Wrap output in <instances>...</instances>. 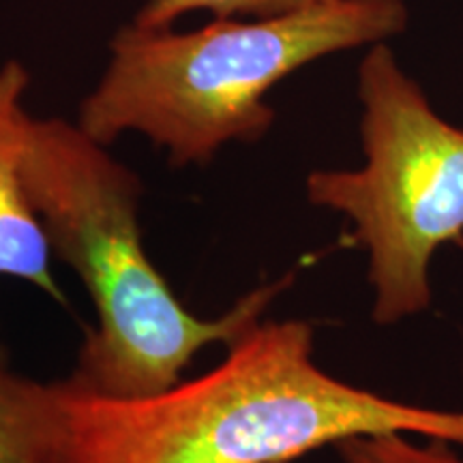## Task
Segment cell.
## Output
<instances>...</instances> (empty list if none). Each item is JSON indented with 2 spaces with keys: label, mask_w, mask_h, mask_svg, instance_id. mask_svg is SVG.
I'll use <instances>...</instances> for the list:
<instances>
[{
  "label": "cell",
  "mask_w": 463,
  "mask_h": 463,
  "mask_svg": "<svg viewBox=\"0 0 463 463\" xmlns=\"http://www.w3.org/2000/svg\"><path fill=\"white\" fill-rule=\"evenodd\" d=\"M211 372L116 399L56 380L67 463H289L378 433L463 450V412L397 402L326 373L314 328L262 317Z\"/></svg>",
  "instance_id": "6da1fadb"
},
{
  "label": "cell",
  "mask_w": 463,
  "mask_h": 463,
  "mask_svg": "<svg viewBox=\"0 0 463 463\" xmlns=\"http://www.w3.org/2000/svg\"><path fill=\"white\" fill-rule=\"evenodd\" d=\"M22 176L52 253L95 309L65 378L84 392L133 399L170 389L200 352L228 347L262 320L292 281L262 283L217 317L187 309L144 247L140 178L78 123L31 116Z\"/></svg>",
  "instance_id": "7a4b0ae2"
},
{
  "label": "cell",
  "mask_w": 463,
  "mask_h": 463,
  "mask_svg": "<svg viewBox=\"0 0 463 463\" xmlns=\"http://www.w3.org/2000/svg\"><path fill=\"white\" fill-rule=\"evenodd\" d=\"M408 20L403 0H328L269 20L213 17L187 33L131 22L109 42L78 125L106 146L140 133L172 165H206L270 131L266 97L281 80L335 52L384 43Z\"/></svg>",
  "instance_id": "3957f363"
},
{
  "label": "cell",
  "mask_w": 463,
  "mask_h": 463,
  "mask_svg": "<svg viewBox=\"0 0 463 463\" xmlns=\"http://www.w3.org/2000/svg\"><path fill=\"white\" fill-rule=\"evenodd\" d=\"M364 164L307 176L314 206L352 223L367 253L372 316L395 324L431 303L433 253L463 232V129L444 120L386 43L358 67Z\"/></svg>",
  "instance_id": "277c9868"
},
{
  "label": "cell",
  "mask_w": 463,
  "mask_h": 463,
  "mask_svg": "<svg viewBox=\"0 0 463 463\" xmlns=\"http://www.w3.org/2000/svg\"><path fill=\"white\" fill-rule=\"evenodd\" d=\"M31 73L17 61L0 67V277H11L61 298L52 275L50 239L22 176L31 114L24 97Z\"/></svg>",
  "instance_id": "5b68a950"
},
{
  "label": "cell",
  "mask_w": 463,
  "mask_h": 463,
  "mask_svg": "<svg viewBox=\"0 0 463 463\" xmlns=\"http://www.w3.org/2000/svg\"><path fill=\"white\" fill-rule=\"evenodd\" d=\"M0 463H67L56 382L20 373L0 341Z\"/></svg>",
  "instance_id": "8992f818"
},
{
  "label": "cell",
  "mask_w": 463,
  "mask_h": 463,
  "mask_svg": "<svg viewBox=\"0 0 463 463\" xmlns=\"http://www.w3.org/2000/svg\"><path fill=\"white\" fill-rule=\"evenodd\" d=\"M328 0H146L133 22L146 28H170L178 17L206 11L213 17L269 20L316 7Z\"/></svg>",
  "instance_id": "52a82bcc"
},
{
  "label": "cell",
  "mask_w": 463,
  "mask_h": 463,
  "mask_svg": "<svg viewBox=\"0 0 463 463\" xmlns=\"http://www.w3.org/2000/svg\"><path fill=\"white\" fill-rule=\"evenodd\" d=\"M341 463H463L457 447L442 439L416 442L410 433L358 436L337 444Z\"/></svg>",
  "instance_id": "ba28073f"
}]
</instances>
